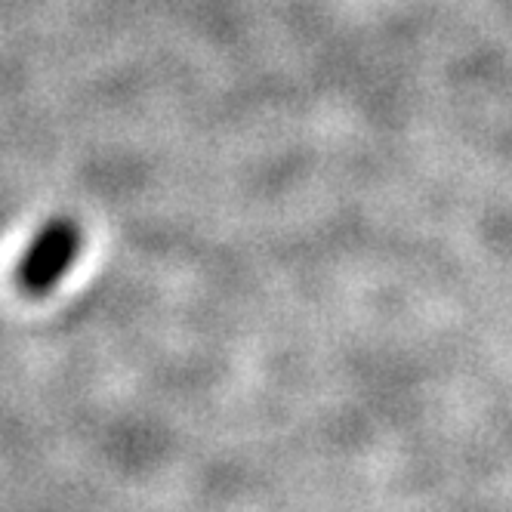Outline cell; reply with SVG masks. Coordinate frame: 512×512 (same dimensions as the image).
Returning a JSON list of instances; mask_svg holds the SVG:
<instances>
[{"label":"cell","instance_id":"6da1fadb","mask_svg":"<svg viewBox=\"0 0 512 512\" xmlns=\"http://www.w3.org/2000/svg\"><path fill=\"white\" fill-rule=\"evenodd\" d=\"M84 244V232L71 216H53L44 223L16 269V284L28 297H47L75 266Z\"/></svg>","mask_w":512,"mask_h":512}]
</instances>
